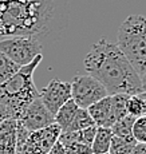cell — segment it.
I'll use <instances>...</instances> for the list:
<instances>
[{
  "instance_id": "1",
  "label": "cell",
  "mask_w": 146,
  "mask_h": 154,
  "mask_svg": "<svg viewBox=\"0 0 146 154\" xmlns=\"http://www.w3.org/2000/svg\"><path fill=\"white\" fill-rule=\"evenodd\" d=\"M67 24V0H0V38H55Z\"/></svg>"
},
{
  "instance_id": "2",
  "label": "cell",
  "mask_w": 146,
  "mask_h": 154,
  "mask_svg": "<svg viewBox=\"0 0 146 154\" xmlns=\"http://www.w3.org/2000/svg\"><path fill=\"white\" fill-rule=\"evenodd\" d=\"M83 64L89 75L105 86L109 95H137L142 93L141 76L117 44L107 42L105 38L91 46L90 51L85 56Z\"/></svg>"
},
{
  "instance_id": "3",
  "label": "cell",
  "mask_w": 146,
  "mask_h": 154,
  "mask_svg": "<svg viewBox=\"0 0 146 154\" xmlns=\"http://www.w3.org/2000/svg\"><path fill=\"white\" fill-rule=\"evenodd\" d=\"M43 60V54L38 55L31 63L22 66L10 79L0 83V103L7 107L10 117L17 119L27 106L39 97L34 83V71Z\"/></svg>"
},
{
  "instance_id": "4",
  "label": "cell",
  "mask_w": 146,
  "mask_h": 154,
  "mask_svg": "<svg viewBox=\"0 0 146 154\" xmlns=\"http://www.w3.org/2000/svg\"><path fill=\"white\" fill-rule=\"evenodd\" d=\"M117 47L139 76L146 72V16L130 15L118 28Z\"/></svg>"
},
{
  "instance_id": "5",
  "label": "cell",
  "mask_w": 146,
  "mask_h": 154,
  "mask_svg": "<svg viewBox=\"0 0 146 154\" xmlns=\"http://www.w3.org/2000/svg\"><path fill=\"white\" fill-rule=\"evenodd\" d=\"M61 133L56 123L36 131H28L20 123H17L15 154H47L59 140Z\"/></svg>"
},
{
  "instance_id": "6",
  "label": "cell",
  "mask_w": 146,
  "mask_h": 154,
  "mask_svg": "<svg viewBox=\"0 0 146 154\" xmlns=\"http://www.w3.org/2000/svg\"><path fill=\"white\" fill-rule=\"evenodd\" d=\"M0 51L22 67L31 63L38 55L42 54V43L35 36L15 35L0 39Z\"/></svg>"
},
{
  "instance_id": "7",
  "label": "cell",
  "mask_w": 146,
  "mask_h": 154,
  "mask_svg": "<svg viewBox=\"0 0 146 154\" xmlns=\"http://www.w3.org/2000/svg\"><path fill=\"white\" fill-rule=\"evenodd\" d=\"M71 85V99L75 102V105L79 109H86L87 110L90 106L97 103L98 100L107 97L105 86L97 81L91 75H75Z\"/></svg>"
},
{
  "instance_id": "8",
  "label": "cell",
  "mask_w": 146,
  "mask_h": 154,
  "mask_svg": "<svg viewBox=\"0 0 146 154\" xmlns=\"http://www.w3.org/2000/svg\"><path fill=\"white\" fill-rule=\"evenodd\" d=\"M39 99L52 115L71 99V85L70 82H63L61 79H52L50 83L39 91Z\"/></svg>"
},
{
  "instance_id": "9",
  "label": "cell",
  "mask_w": 146,
  "mask_h": 154,
  "mask_svg": "<svg viewBox=\"0 0 146 154\" xmlns=\"http://www.w3.org/2000/svg\"><path fill=\"white\" fill-rule=\"evenodd\" d=\"M16 121L28 131H36L55 123L54 115L44 107L39 97L27 106V109Z\"/></svg>"
},
{
  "instance_id": "10",
  "label": "cell",
  "mask_w": 146,
  "mask_h": 154,
  "mask_svg": "<svg viewBox=\"0 0 146 154\" xmlns=\"http://www.w3.org/2000/svg\"><path fill=\"white\" fill-rule=\"evenodd\" d=\"M89 114H90L91 119L94 121V125L98 127H111L117 122V117H115L114 109H113L111 97L107 95L93 106L87 109Z\"/></svg>"
},
{
  "instance_id": "11",
  "label": "cell",
  "mask_w": 146,
  "mask_h": 154,
  "mask_svg": "<svg viewBox=\"0 0 146 154\" xmlns=\"http://www.w3.org/2000/svg\"><path fill=\"white\" fill-rule=\"evenodd\" d=\"M17 121L7 118L0 123V154H15Z\"/></svg>"
},
{
  "instance_id": "12",
  "label": "cell",
  "mask_w": 146,
  "mask_h": 154,
  "mask_svg": "<svg viewBox=\"0 0 146 154\" xmlns=\"http://www.w3.org/2000/svg\"><path fill=\"white\" fill-rule=\"evenodd\" d=\"M78 109L79 107L75 105V102H74L73 99H70V100H67V102L64 103L58 111H56L55 115H54L55 123L59 126V129H61L62 133L66 131L67 127L70 126V123L73 122V119H74V117H75Z\"/></svg>"
},
{
  "instance_id": "13",
  "label": "cell",
  "mask_w": 146,
  "mask_h": 154,
  "mask_svg": "<svg viewBox=\"0 0 146 154\" xmlns=\"http://www.w3.org/2000/svg\"><path fill=\"white\" fill-rule=\"evenodd\" d=\"M111 138H113V133H111V130H110V127H98L97 126L93 143H91L93 154L109 153Z\"/></svg>"
},
{
  "instance_id": "14",
  "label": "cell",
  "mask_w": 146,
  "mask_h": 154,
  "mask_svg": "<svg viewBox=\"0 0 146 154\" xmlns=\"http://www.w3.org/2000/svg\"><path fill=\"white\" fill-rule=\"evenodd\" d=\"M135 143L137 141L133 138V135L132 137H125V138L113 135L109 154H130L133 147L135 146Z\"/></svg>"
},
{
  "instance_id": "15",
  "label": "cell",
  "mask_w": 146,
  "mask_h": 154,
  "mask_svg": "<svg viewBox=\"0 0 146 154\" xmlns=\"http://www.w3.org/2000/svg\"><path fill=\"white\" fill-rule=\"evenodd\" d=\"M93 126H95V125H94V121L91 119L90 114H89V111L86 110V109H78L73 122L70 123L67 130L63 133L79 131V130H85V129H89V127H93Z\"/></svg>"
},
{
  "instance_id": "16",
  "label": "cell",
  "mask_w": 146,
  "mask_h": 154,
  "mask_svg": "<svg viewBox=\"0 0 146 154\" xmlns=\"http://www.w3.org/2000/svg\"><path fill=\"white\" fill-rule=\"evenodd\" d=\"M134 119H135V117L126 115V117L121 118L120 121H117L114 125L110 127L113 135H115V137H121V138L132 137V127H133Z\"/></svg>"
},
{
  "instance_id": "17",
  "label": "cell",
  "mask_w": 146,
  "mask_h": 154,
  "mask_svg": "<svg viewBox=\"0 0 146 154\" xmlns=\"http://www.w3.org/2000/svg\"><path fill=\"white\" fill-rule=\"evenodd\" d=\"M19 69H20V66L14 63L10 58H7L0 51V83L10 79L14 74H16L19 71Z\"/></svg>"
},
{
  "instance_id": "18",
  "label": "cell",
  "mask_w": 146,
  "mask_h": 154,
  "mask_svg": "<svg viewBox=\"0 0 146 154\" xmlns=\"http://www.w3.org/2000/svg\"><path fill=\"white\" fill-rule=\"evenodd\" d=\"M132 135L138 143H146V114L135 117L132 127Z\"/></svg>"
},
{
  "instance_id": "19",
  "label": "cell",
  "mask_w": 146,
  "mask_h": 154,
  "mask_svg": "<svg viewBox=\"0 0 146 154\" xmlns=\"http://www.w3.org/2000/svg\"><path fill=\"white\" fill-rule=\"evenodd\" d=\"M126 111L127 115H132V117H139V115L144 114V107H142V102L139 99L138 94L129 97L126 103Z\"/></svg>"
},
{
  "instance_id": "20",
  "label": "cell",
  "mask_w": 146,
  "mask_h": 154,
  "mask_svg": "<svg viewBox=\"0 0 146 154\" xmlns=\"http://www.w3.org/2000/svg\"><path fill=\"white\" fill-rule=\"evenodd\" d=\"M66 154H93L91 146L85 143H78V142H73V143L63 145Z\"/></svg>"
},
{
  "instance_id": "21",
  "label": "cell",
  "mask_w": 146,
  "mask_h": 154,
  "mask_svg": "<svg viewBox=\"0 0 146 154\" xmlns=\"http://www.w3.org/2000/svg\"><path fill=\"white\" fill-rule=\"evenodd\" d=\"M47 154H66V150H64V147H63V145L59 141H56L55 142V145L51 147V150H50Z\"/></svg>"
},
{
  "instance_id": "22",
  "label": "cell",
  "mask_w": 146,
  "mask_h": 154,
  "mask_svg": "<svg viewBox=\"0 0 146 154\" xmlns=\"http://www.w3.org/2000/svg\"><path fill=\"white\" fill-rule=\"evenodd\" d=\"M130 154H146V143H138L137 142Z\"/></svg>"
},
{
  "instance_id": "23",
  "label": "cell",
  "mask_w": 146,
  "mask_h": 154,
  "mask_svg": "<svg viewBox=\"0 0 146 154\" xmlns=\"http://www.w3.org/2000/svg\"><path fill=\"white\" fill-rule=\"evenodd\" d=\"M7 118H11L10 117V112H8V110H7V107H5V106H3L2 103H0V123H2L4 119H7Z\"/></svg>"
},
{
  "instance_id": "24",
  "label": "cell",
  "mask_w": 146,
  "mask_h": 154,
  "mask_svg": "<svg viewBox=\"0 0 146 154\" xmlns=\"http://www.w3.org/2000/svg\"><path fill=\"white\" fill-rule=\"evenodd\" d=\"M139 99L142 102V107H144V114H146V91H142V93L138 94Z\"/></svg>"
},
{
  "instance_id": "25",
  "label": "cell",
  "mask_w": 146,
  "mask_h": 154,
  "mask_svg": "<svg viewBox=\"0 0 146 154\" xmlns=\"http://www.w3.org/2000/svg\"><path fill=\"white\" fill-rule=\"evenodd\" d=\"M141 85H142V91H146V72L141 76Z\"/></svg>"
},
{
  "instance_id": "26",
  "label": "cell",
  "mask_w": 146,
  "mask_h": 154,
  "mask_svg": "<svg viewBox=\"0 0 146 154\" xmlns=\"http://www.w3.org/2000/svg\"><path fill=\"white\" fill-rule=\"evenodd\" d=\"M105 154H109V153H105Z\"/></svg>"
}]
</instances>
